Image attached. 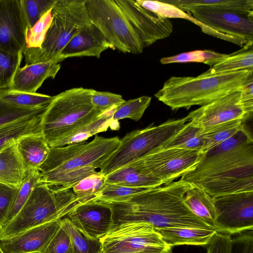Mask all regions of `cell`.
Instances as JSON below:
<instances>
[{"label": "cell", "instance_id": "6da1fadb", "mask_svg": "<svg viewBox=\"0 0 253 253\" xmlns=\"http://www.w3.org/2000/svg\"><path fill=\"white\" fill-rule=\"evenodd\" d=\"M180 179L201 188L213 198L253 191L252 133L243 126L234 136L203 153Z\"/></svg>", "mask_w": 253, "mask_h": 253}, {"label": "cell", "instance_id": "7a4b0ae2", "mask_svg": "<svg viewBox=\"0 0 253 253\" xmlns=\"http://www.w3.org/2000/svg\"><path fill=\"white\" fill-rule=\"evenodd\" d=\"M189 184L179 179L125 201L103 202L112 211L111 228L129 222L147 223L155 230L170 227L211 228L184 203L183 197Z\"/></svg>", "mask_w": 253, "mask_h": 253}, {"label": "cell", "instance_id": "3957f363", "mask_svg": "<svg viewBox=\"0 0 253 253\" xmlns=\"http://www.w3.org/2000/svg\"><path fill=\"white\" fill-rule=\"evenodd\" d=\"M118 136L95 135L89 142L83 141L50 148L49 155L40 168V183L49 186L72 187L84 178L97 173L119 145Z\"/></svg>", "mask_w": 253, "mask_h": 253}, {"label": "cell", "instance_id": "277c9868", "mask_svg": "<svg viewBox=\"0 0 253 253\" xmlns=\"http://www.w3.org/2000/svg\"><path fill=\"white\" fill-rule=\"evenodd\" d=\"M253 82V70L205 77H171L155 96L172 110H188L204 105L228 94L241 91Z\"/></svg>", "mask_w": 253, "mask_h": 253}, {"label": "cell", "instance_id": "5b68a950", "mask_svg": "<svg viewBox=\"0 0 253 253\" xmlns=\"http://www.w3.org/2000/svg\"><path fill=\"white\" fill-rule=\"evenodd\" d=\"M81 204L72 189L38 183L16 215L0 227V241L66 216Z\"/></svg>", "mask_w": 253, "mask_h": 253}, {"label": "cell", "instance_id": "8992f818", "mask_svg": "<svg viewBox=\"0 0 253 253\" xmlns=\"http://www.w3.org/2000/svg\"><path fill=\"white\" fill-rule=\"evenodd\" d=\"M94 90L75 87L53 96L41 120L42 134L49 147L102 114L91 103Z\"/></svg>", "mask_w": 253, "mask_h": 253}, {"label": "cell", "instance_id": "52a82bcc", "mask_svg": "<svg viewBox=\"0 0 253 253\" xmlns=\"http://www.w3.org/2000/svg\"><path fill=\"white\" fill-rule=\"evenodd\" d=\"M53 18L41 48L26 50L27 64L57 60L71 39L92 24L85 0H57L51 10Z\"/></svg>", "mask_w": 253, "mask_h": 253}, {"label": "cell", "instance_id": "ba28073f", "mask_svg": "<svg viewBox=\"0 0 253 253\" xmlns=\"http://www.w3.org/2000/svg\"><path fill=\"white\" fill-rule=\"evenodd\" d=\"M189 121L187 116L157 126L136 129L120 139L118 146L100 168L106 176L133 161L161 149Z\"/></svg>", "mask_w": 253, "mask_h": 253}, {"label": "cell", "instance_id": "9c48e42d", "mask_svg": "<svg viewBox=\"0 0 253 253\" xmlns=\"http://www.w3.org/2000/svg\"><path fill=\"white\" fill-rule=\"evenodd\" d=\"M91 23L111 46L123 53L140 54L144 47L141 40L115 0H85Z\"/></svg>", "mask_w": 253, "mask_h": 253}, {"label": "cell", "instance_id": "30bf717a", "mask_svg": "<svg viewBox=\"0 0 253 253\" xmlns=\"http://www.w3.org/2000/svg\"><path fill=\"white\" fill-rule=\"evenodd\" d=\"M100 240L102 253H170L172 249L150 224L145 222L119 225Z\"/></svg>", "mask_w": 253, "mask_h": 253}, {"label": "cell", "instance_id": "8fae6325", "mask_svg": "<svg viewBox=\"0 0 253 253\" xmlns=\"http://www.w3.org/2000/svg\"><path fill=\"white\" fill-rule=\"evenodd\" d=\"M187 12L197 21L222 35L228 42L243 47L253 43V13L210 6H197Z\"/></svg>", "mask_w": 253, "mask_h": 253}, {"label": "cell", "instance_id": "7c38bea8", "mask_svg": "<svg viewBox=\"0 0 253 253\" xmlns=\"http://www.w3.org/2000/svg\"><path fill=\"white\" fill-rule=\"evenodd\" d=\"M213 202L217 232L231 235L253 230V191L217 197Z\"/></svg>", "mask_w": 253, "mask_h": 253}, {"label": "cell", "instance_id": "4fadbf2b", "mask_svg": "<svg viewBox=\"0 0 253 253\" xmlns=\"http://www.w3.org/2000/svg\"><path fill=\"white\" fill-rule=\"evenodd\" d=\"M135 32L144 48L171 34L173 25L167 18L160 17L139 5L135 0H115Z\"/></svg>", "mask_w": 253, "mask_h": 253}, {"label": "cell", "instance_id": "5bb4252c", "mask_svg": "<svg viewBox=\"0 0 253 253\" xmlns=\"http://www.w3.org/2000/svg\"><path fill=\"white\" fill-rule=\"evenodd\" d=\"M240 91H237L201 106L187 116L189 122L201 128L202 134L220 125L248 117L240 103Z\"/></svg>", "mask_w": 253, "mask_h": 253}, {"label": "cell", "instance_id": "9a60e30c", "mask_svg": "<svg viewBox=\"0 0 253 253\" xmlns=\"http://www.w3.org/2000/svg\"><path fill=\"white\" fill-rule=\"evenodd\" d=\"M27 30L20 0H0V49L24 55Z\"/></svg>", "mask_w": 253, "mask_h": 253}, {"label": "cell", "instance_id": "2e32d148", "mask_svg": "<svg viewBox=\"0 0 253 253\" xmlns=\"http://www.w3.org/2000/svg\"><path fill=\"white\" fill-rule=\"evenodd\" d=\"M66 216L82 232L96 239L105 236L113 223L111 208L107 204L98 201L81 204Z\"/></svg>", "mask_w": 253, "mask_h": 253}, {"label": "cell", "instance_id": "e0dca14e", "mask_svg": "<svg viewBox=\"0 0 253 253\" xmlns=\"http://www.w3.org/2000/svg\"><path fill=\"white\" fill-rule=\"evenodd\" d=\"M61 219L27 230L10 239L0 241L4 253H40L61 225Z\"/></svg>", "mask_w": 253, "mask_h": 253}, {"label": "cell", "instance_id": "ac0fdd59", "mask_svg": "<svg viewBox=\"0 0 253 253\" xmlns=\"http://www.w3.org/2000/svg\"><path fill=\"white\" fill-rule=\"evenodd\" d=\"M111 46L99 30L92 23L81 30L65 45L57 60L59 62L71 57H94Z\"/></svg>", "mask_w": 253, "mask_h": 253}, {"label": "cell", "instance_id": "d6986e66", "mask_svg": "<svg viewBox=\"0 0 253 253\" xmlns=\"http://www.w3.org/2000/svg\"><path fill=\"white\" fill-rule=\"evenodd\" d=\"M57 60L26 64L18 69L10 89L29 93H36L44 81L54 79L61 68Z\"/></svg>", "mask_w": 253, "mask_h": 253}, {"label": "cell", "instance_id": "ffe728a7", "mask_svg": "<svg viewBox=\"0 0 253 253\" xmlns=\"http://www.w3.org/2000/svg\"><path fill=\"white\" fill-rule=\"evenodd\" d=\"M16 146L27 171L39 170L47 158L50 150L42 132L22 137L16 142Z\"/></svg>", "mask_w": 253, "mask_h": 253}, {"label": "cell", "instance_id": "44dd1931", "mask_svg": "<svg viewBox=\"0 0 253 253\" xmlns=\"http://www.w3.org/2000/svg\"><path fill=\"white\" fill-rule=\"evenodd\" d=\"M210 66L207 71L199 75L205 77L245 70H253V43H249L240 50L223 57L207 61Z\"/></svg>", "mask_w": 253, "mask_h": 253}, {"label": "cell", "instance_id": "7402d4cb", "mask_svg": "<svg viewBox=\"0 0 253 253\" xmlns=\"http://www.w3.org/2000/svg\"><path fill=\"white\" fill-rule=\"evenodd\" d=\"M169 246L207 245L217 232L213 228L170 227L155 230Z\"/></svg>", "mask_w": 253, "mask_h": 253}, {"label": "cell", "instance_id": "603a6c76", "mask_svg": "<svg viewBox=\"0 0 253 253\" xmlns=\"http://www.w3.org/2000/svg\"><path fill=\"white\" fill-rule=\"evenodd\" d=\"M183 200L193 214L214 229L216 213L213 198L201 188L189 183Z\"/></svg>", "mask_w": 253, "mask_h": 253}, {"label": "cell", "instance_id": "cb8c5ba5", "mask_svg": "<svg viewBox=\"0 0 253 253\" xmlns=\"http://www.w3.org/2000/svg\"><path fill=\"white\" fill-rule=\"evenodd\" d=\"M27 173L16 142L0 151V182L19 189Z\"/></svg>", "mask_w": 253, "mask_h": 253}, {"label": "cell", "instance_id": "d4e9b609", "mask_svg": "<svg viewBox=\"0 0 253 253\" xmlns=\"http://www.w3.org/2000/svg\"><path fill=\"white\" fill-rule=\"evenodd\" d=\"M43 113L29 116L0 126V151L17 142L19 139L25 136L42 132L41 120Z\"/></svg>", "mask_w": 253, "mask_h": 253}, {"label": "cell", "instance_id": "484cf974", "mask_svg": "<svg viewBox=\"0 0 253 253\" xmlns=\"http://www.w3.org/2000/svg\"><path fill=\"white\" fill-rule=\"evenodd\" d=\"M116 108L102 113L91 123L71 132L49 146L50 148L63 147L73 143L85 141L89 137L99 132L106 131L113 120V114Z\"/></svg>", "mask_w": 253, "mask_h": 253}, {"label": "cell", "instance_id": "4316f807", "mask_svg": "<svg viewBox=\"0 0 253 253\" xmlns=\"http://www.w3.org/2000/svg\"><path fill=\"white\" fill-rule=\"evenodd\" d=\"M136 2L160 17L184 19L199 26L203 32L218 38L220 37L219 34L194 19L190 13L183 11L172 4L161 0H136Z\"/></svg>", "mask_w": 253, "mask_h": 253}, {"label": "cell", "instance_id": "83f0119b", "mask_svg": "<svg viewBox=\"0 0 253 253\" xmlns=\"http://www.w3.org/2000/svg\"><path fill=\"white\" fill-rule=\"evenodd\" d=\"M183 11L197 6H210L243 13H253V0H162Z\"/></svg>", "mask_w": 253, "mask_h": 253}, {"label": "cell", "instance_id": "f1b7e54d", "mask_svg": "<svg viewBox=\"0 0 253 253\" xmlns=\"http://www.w3.org/2000/svg\"><path fill=\"white\" fill-rule=\"evenodd\" d=\"M53 96L38 93H29L10 88L0 89V100L15 107L36 110L46 107Z\"/></svg>", "mask_w": 253, "mask_h": 253}, {"label": "cell", "instance_id": "f546056e", "mask_svg": "<svg viewBox=\"0 0 253 253\" xmlns=\"http://www.w3.org/2000/svg\"><path fill=\"white\" fill-rule=\"evenodd\" d=\"M203 141L204 137L201 128L191 125L188 122L161 149L177 148L200 152Z\"/></svg>", "mask_w": 253, "mask_h": 253}, {"label": "cell", "instance_id": "4dcf8cb0", "mask_svg": "<svg viewBox=\"0 0 253 253\" xmlns=\"http://www.w3.org/2000/svg\"><path fill=\"white\" fill-rule=\"evenodd\" d=\"M246 121H232L217 126L203 133V145L200 153H205L234 136L242 130L243 122Z\"/></svg>", "mask_w": 253, "mask_h": 253}, {"label": "cell", "instance_id": "1f68e13d", "mask_svg": "<svg viewBox=\"0 0 253 253\" xmlns=\"http://www.w3.org/2000/svg\"><path fill=\"white\" fill-rule=\"evenodd\" d=\"M61 224L71 237L72 253H102L100 239L91 238L76 227L66 216L61 219Z\"/></svg>", "mask_w": 253, "mask_h": 253}, {"label": "cell", "instance_id": "d6a6232c", "mask_svg": "<svg viewBox=\"0 0 253 253\" xmlns=\"http://www.w3.org/2000/svg\"><path fill=\"white\" fill-rule=\"evenodd\" d=\"M106 176L99 171L79 181L72 188L79 202L83 204L94 200L104 186Z\"/></svg>", "mask_w": 253, "mask_h": 253}, {"label": "cell", "instance_id": "836d02e7", "mask_svg": "<svg viewBox=\"0 0 253 253\" xmlns=\"http://www.w3.org/2000/svg\"><path fill=\"white\" fill-rule=\"evenodd\" d=\"M24 55L0 49V89L10 88Z\"/></svg>", "mask_w": 253, "mask_h": 253}, {"label": "cell", "instance_id": "e575fe53", "mask_svg": "<svg viewBox=\"0 0 253 253\" xmlns=\"http://www.w3.org/2000/svg\"><path fill=\"white\" fill-rule=\"evenodd\" d=\"M151 189L152 188L130 187L106 183L94 201L103 202L125 201Z\"/></svg>", "mask_w": 253, "mask_h": 253}, {"label": "cell", "instance_id": "d590c367", "mask_svg": "<svg viewBox=\"0 0 253 253\" xmlns=\"http://www.w3.org/2000/svg\"><path fill=\"white\" fill-rule=\"evenodd\" d=\"M151 99L150 96H142L126 101L116 109L113 114V120L118 121L128 118L138 121L149 106Z\"/></svg>", "mask_w": 253, "mask_h": 253}, {"label": "cell", "instance_id": "8d00e7d4", "mask_svg": "<svg viewBox=\"0 0 253 253\" xmlns=\"http://www.w3.org/2000/svg\"><path fill=\"white\" fill-rule=\"evenodd\" d=\"M40 177V170L27 171L26 176L19 189L5 224L12 219L20 211L30 197L32 191L39 183Z\"/></svg>", "mask_w": 253, "mask_h": 253}, {"label": "cell", "instance_id": "74e56055", "mask_svg": "<svg viewBox=\"0 0 253 253\" xmlns=\"http://www.w3.org/2000/svg\"><path fill=\"white\" fill-rule=\"evenodd\" d=\"M57 0H20L22 11L27 29L32 28L48 10Z\"/></svg>", "mask_w": 253, "mask_h": 253}, {"label": "cell", "instance_id": "f35d334b", "mask_svg": "<svg viewBox=\"0 0 253 253\" xmlns=\"http://www.w3.org/2000/svg\"><path fill=\"white\" fill-rule=\"evenodd\" d=\"M52 9L47 11L26 34V49L41 48L52 20Z\"/></svg>", "mask_w": 253, "mask_h": 253}, {"label": "cell", "instance_id": "ab89813d", "mask_svg": "<svg viewBox=\"0 0 253 253\" xmlns=\"http://www.w3.org/2000/svg\"><path fill=\"white\" fill-rule=\"evenodd\" d=\"M225 54L210 50H197L162 58L160 62L162 64L192 62L204 63L207 61L223 57Z\"/></svg>", "mask_w": 253, "mask_h": 253}, {"label": "cell", "instance_id": "60d3db41", "mask_svg": "<svg viewBox=\"0 0 253 253\" xmlns=\"http://www.w3.org/2000/svg\"><path fill=\"white\" fill-rule=\"evenodd\" d=\"M46 108L36 110L23 109L0 100V126L29 116L42 113Z\"/></svg>", "mask_w": 253, "mask_h": 253}, {"label": "cell", "instance_id": "b9f144b4", "mask_svg": "<svg viewBox=\"0 0 253 253\" xmlns=\"http://www.w3.org/2000/svg\"><path fill=\"white\" fill-rule=\"evenodd\" d=\"M72 250L71 237L61 223L46 247L40 253H72Z\"/></svg>", "mask_w": 253, "mask_h": 253}, {"label": "cell", "instance_id": "7bdbcfd3", "mask_svg": "<svg viewBox=\"0 0 253 253\" xmlns=\"http://www.w3.org/2000/svg\"><path fill=\"white\" fill-rule=\"evenodd\" d=\"M126 101L121 95L94 90L91 96V103L101 114L118 107Z\"/></svg>", "mask_w": 253, "mask_h": 253}, {"label": "cell", "instance_id": "ee69618b", "mask_svg": "<svg viewBox=\"0 0 253 253\" xmlns=\"http://www.w3.org/2000/svg\"><path fill=\"white\" fill-rule=\"evenodd\" d=\"M19 189L0 182V227L6 222Z\"/></svg>", "mask_w": 253, "mask_h": 253}, {"label": "cell", "instance_id": "f6af8a7d", "mask_svg": "<svg viewBox=\"0 0 253 253\" xmlns=\"http://www.w3.org/2000/svg\"><path fill=\"white\" fill-rule=\"evenodd\" d=\"M235 235L232 237L231 253H253V230Z\"/></svg>", "mask_w": 253, "mask_h": 253}, {"label": "cell", "instance_id": "bcb514c9", "mask_svg": "<svg viewBox=\"0 0 253 253\" xmlns=\"http://www.w3.org/2000/svg\"><path fill=\"white\" fill-rule=\"evenodd\" d=\"M231 235L216 232L207 245V253H231Z\"/></svg>", "mask_w": 253, "mask_h": 253}, {"label": "cell", "instance_id": "7dc6e473", "mask_svg": "<svg viewBox=\"0 0 253 253\" xmlns=\"http://www.w3.org/2000/svg\"><path fill=\"white\" fill-rule=\"evenodd\" d=\"M240 103L247 116L253 118V82L245 86L240 91Z\"/></svg>", "mask_w": 253, "mask_h": 253}, {"label": "cell", "instance_id": "c3c4849f", "mask_svg": "<svg viewBox=\"0 0 253 253\" xmlns=\"http://www.w3.org/2000/svg\"><path fill=\"white\" fill-rule=\"evenodd\" d=\"M0 253H4V252H3L2 249H1L0 247Z\"/></svg>", "mask_w": 253, "mask_h": 253}]
</instances>
